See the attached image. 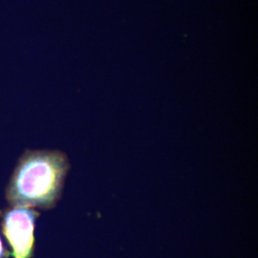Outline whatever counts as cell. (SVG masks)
Segmentation results:
<instances>
[{
    "label": "cell",
    "instance_id": "1",
    "mask_svg": "<svg viewBox=\"0 0 258 258\" xmlns=\"http://www.w3.org/2000/svg\"><path fill=\"white\" fill-rule=\"evenodd\" d=\"M70 168L59 150H26L10 178L5 197L11 207L41 210L55 208Z\"/></svg>",
    "mask_w": 258,
    "mask_h": 258
},
{
    "label": "cell",
    "instance_id": "2",
    "mask_svg": "<svg viewBox=\"0 0 258 258\" xmlns=\"http://www.w3.org/2000/svg\"><path fill=\"white\" fill-rule=\"evenodd\" d=\"M39 213L34 209L11 207L2 212V232L9 244L13 258H33L35 227Z\"/></svg>",
    "mask_w": 258,
    "mask_h": 258
},
{
    "label": "cell",
    "instance_id": "3",
    "mask_svg": "<svg viewBox=\"0 0 258 258\" xmlns=\"http://www.w3.org/2000/svg\"><path fill=\"white\" fill-rule=\"evenodd\" d=\"M1 216H2V211H0V217ZM8 254H9V252H7L5 249H4L2 241H1V238H0V258H7L9 256Z\"/></svg>",
    "mask_w": 258,
    "mask_h": 258
}]
</instances>
